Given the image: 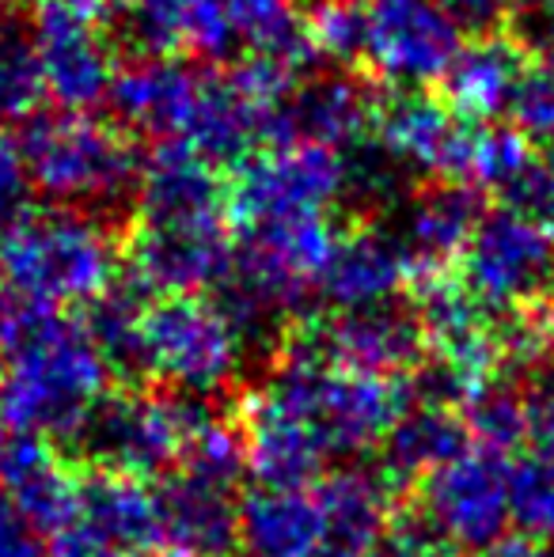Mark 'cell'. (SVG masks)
<instances>
[{
    "label": "cell",
    "instance_id": "6da1fadb",
    "mask_svg": "<svg viewBox=\"0 0 554 557\" xmlns=\"http://www.w3.org/2000/svg\"><path fill=\"white\" fill-rule=\"evenodd\" d=\"M107 375L111 364L84 323L35 304L12 357L0 368V421L38 441H73L107 395Z\"/></svg>",
    "mask_w": 554,
    "mask_h": 557
},
{
    "label": "cell",
    "instance_id": "7a4b0ae2",
    "mask_svg": "<svg viewBox=\"0 0 554 557\" xmlns=\"http://www.w3.org/2000/svg\"><path fill=\"white\" fill-rule=\"evenodd\" d=\"M119 247L96 213L65 206L0 209V285L27 304L76 308L114 288Z\"/></svg>",
    "mask_w": 554,
    "mask_h": 557
},
{
    "label": "cell",
    "instance_id": "3957f363",
    "mask_svg": "<svg viewBox=\"0 0 554 557\" xmlns=\"http://www.w3.org/2000/svg\"><path fill=\"white\" fill-rule=\"evenodd\" d=\"M255 391L293 421H300L327 451V459H354L380 447L399 413L410 406L403 380L342 372L296 345H288V352Z\"/></svg>",
    "mask_w": 554,
    "mask_h": 557
},
{
    "label": "cell",
    "instance_id": "277c9868",
    "mask_svg": "<svg viewBox=\"0 0 554 557\" xmlns=\"http://www.w3.org/2000/svg\"><path fill=\"white\" fill-rule=\"evenodd\" d=\"M15 148L27 183H35L53 206L107 213L137 194L140 156L114 125L91 114L58 111L27 117Z\"/></svg>",
    "mask_w": 554,
    "mask_h": 557
},
{
    "label": "cell",
    "instance_id": "5b68a950",
    "mask_svg": "<svg viewBox=\"0 0 554 557\" xmlns=\"http://www.w3.org/2000/svg\"><path fill=\"white\" fill-rule=\"evenodd\" d=\"M247 337L221 300L160 296L140 315L137 375H152L175 395L213 398L244 368Z\"/></svg>",
    "mask_w": 554,
    "mask_h": 557
},
{
    "label": "cell",
    "instance_id": "8992f818",
    "mask_svg": "<svg viewBox=\"0 0 554 557\" xmlns=\"http://www.w3.org/2000/svg\"><path fill=\"white\" fill-rule=\"evenodd\" d=\"M209 413V398L175 391H107L73 441L96 474L145 482L178 467L186 441Z\"/></svg>",
    "mask_w": 554,
    "mask_h": 557
},
{
    "label": "cell",
    "instance_id": "52a82bcc",
    "mask_svg": "<svg viewBox=\"0 0 554 557\" xmlns=\"http://www.w3.org/2000/svg\"><path fill=\"white\" fill-rule=\"evenodd\" d=\"M459 285L490 315L547 300L554 293V235L520 209H494L459 258Z\"/></svg>",
    "mask_w": 554,
    "mask_h": 557
},
{
    "label": "cell",
    "instance_id": "ba28073f",
    "mask_svg": "<svg viewBox=\"0 0 554 557\" xmlns=\"http://www.w3.org/2000/svg\"><path fill=\"white\" fill-rule=\"evenodd\" d=\"M342 194H346L342 152L281 140L239 163L229 186V213L239 227L281 216H316L327 213Z\"/></svg>",
    "mask_w": 554,
    "mask_h": 557
},
{
    "label": "cell",
    "instance_id": "9c48e42d",
    "mask_svg": "<svg viewBox=\"0 0 554 557\" xmlns=\"http://www.w3.org/2000/svg\"><path fill=\"white\" fill-rule=\"evenodd\" d=\"M30 42L38 53L46 96L61 111L88 114L91 107L111 99L119 65L103 27V8L96 0H42Z\"/></svg>",
    "mask_w": 554,
    "mask_h": 557
},
{
    "label": "cell",
    "instance_id": "30bf717a",
    "mask_svg": "<svg viewBox=\"0 0 554 557\" xmlns=\"http://www.w3.org/2000/svg\"><path fill=\"white\" fill-rule=\"evenodd\" d=\"M464 30L441 0H365L361 65L399 91H421L448 76Z\"/></svg>",
    "mask_w": 554,
    "mask_h": 557
},
{
    "label": "cell",
    "instance_id": "8fae6325",
    "mask_svg": "<svg viewBox=\"0 0 554 557\" xmlns=\"http://www.w3.org/2000/svg\"><path fill=\"white\" fill-rule=\"evenodd\" d=\"M421 508L456 550H494L513 523V462L471 441L421 482Z\"/></svg>",
    "mask_w": 554,
    "mask_h": 557
},
{
    "label": "cell",
    "instance_id": "7c38bea8",
    "mask_svg": "<svg viewBox=\"0 0 554 557\" xmlns=\"http://www.w3.org/2000/svg\"><path fill=\"white\" fill-rule=\"evenodd\" d=\"M296 349L311 352L323 364L342 368L354 375L377 380H403L421 368L426 357V331L418 311L403 304H369V308L334 311L331 319L316 323L308 334L296 337Z\"/></svg>",
    "mask_w": 554,
    "mask_h": 557
},
{
    "label": "cell",
    "instance_id": "4fadbf2b",
    "mask_svg": "<svg viewBox=\"0 0 554 557\" xmlns=\"http://www.w3.org/2000/svg\"><path fill=\"white\" fill-rule=\"evenodd\" d=\"M134 288L156 296H206L236 270V239L224 216L145 224L130 243Z\"/></svg>",
    "mask_w": 554,
    "mask_h": 557
},
{
    "label": "cell",
    "instance_id": "5bb4252c",
    "mask_svg": "<svg viewBox=\"0 0 554 557\" xmlns=\"http://www.w3.org/2000/svg\"><path fill=\"white\" fill-rule=\"evenodd\" d=\"M160 546V497L140 478L91 474L76 520L53 539L58 557H148Z\"/></svg>",
    "mask_w": 554,
    "mask_h": 557
},
{
    "label": "cell",
    "instance_id": "9a60e30c",
    "mask_svg": "<svg viewBox=\"0 0 554 557\" xmlns=\"http://www.w3.org/2000/svg\"><path fill=\"white\" fill-rule=\"evenodd\" d=\"M482 122H467L441 99L403 91L377 107V140L403 171H421L433 183H467Z\"/></svg>",
    "mask_w": 554,
    "mask_h": 557
},
{
    "label": "cell",
    "instance_id": "2e32d148",
    "mask_svg": "<svg viewBox=\"0 0 554 557\" xmlns=\"http://www.w3.org/2000/svg\"><path fill=\"white\" fill-rule=\"evenodd\" d=\"M213 65H198L168 53H145L134 65L119 69L111 107L130 129L152 140H186L206 103Z\"/></svg>",
    "mask_w": 554,
    "mask_h": 557
},
{
    "label": "cell",
    "instance_id": "e0dca14e",
    "mask_svg": "<svg viewBox=\"0 0 554 557\" xmlns=\"http://www.w3.org/2000/svg\"><path fill=\"white\" fill-rule=\"evenodd\" d=\"M134 198L145 224L206 221L229 209V186L217 175V163L186 140H156L140 156Z\"/></svg>",
    "mask_w": 554,
    "mask_h": 557
},
{
    "label": "cell",
    "instance_id": "ac0fdd59",
    "mask_svg": "<svg viewBox=\"0 0 554 557\" xmlns=\"http://www.w3.org/2000/svg\"><path fill=\"white\" fill-rule=\"evenodd\" d=\"M377 122V99L369 88L354 81L349 73H323L308 76L293 88V96L278 107L270 117V137L300 140V145H323V148H346L361 140Z\"/></svg>",
    "mask_w": 554,
    "mask_h": 557
},
{
    "label": "cell",
    "instance_id": "d6986e66",
    "mask_svg": "<svg viewBox=\"0 0 554 557\" xmlns=\"http://www.w3.org/2000/svg\"><path fill=\"white\" fill-rule=\"evenodd\" d=\"M160 497V543L186 557H232L239 550V500L232 485L209 478L175 474L163 478Z\"/></svg>",
    "mask_w": 554,
    "mask_h": 557
},
{
    "label": "cell",
    "instance_id": "ffe728a7",
    "mask_svg": "<svg viewBox=\"0 0 554 557\" xmlns=\"http://www.w3.org/2000/svg\"><path fill=\"white\" fill-rule=\"evenodd\" d=\"M319 293L338 311L392 304L399 293H410V255L403 239H392L377 227L338 235L319 277Z\"/></svg>",
    "mask_w": 554,
    "mask_h": 557
},
{
    "label": "cell",
    "instance_id": "44dd1931",
    "mask_svg": "<svg viewBox=\"0 0 554 557\" xmlns=\"http://www.w3.org/2000/svg\"><path fill=\"white\" fill-rule=\"evenodd\" d=\"M316 497L327 520V557H372L392 520V478L372 467H342L316 478Z\"/></svg>",
    "mask_w": 554,
    "mask_h": 557
},
{
    "label": "cell",
    "instance_id": "7402d4cb",
    "mask_svg": "<svg viewBox=\"0 0 554 557\" xmlns=\"http://www.w3.org/2000/svg\"><path fill=\"white\" fill-rule=\"evenodd\" d=\"M0 482L46 539H58L81 512L84 482L38 436L8 433L0 451Z\"/></svg>",
    "mask_w": 554,
    "mask_h": 557
},
{
    "label": "cell",
    "instance_id": "603a6c76",
    "mask_svg": "<svg viewBox=\"0 0 554 557\" xmlns=\"http://www.w3.org/2000/svg\"><path fill=\"white\" fill-rule=\"evenodd\" d=\"M130 27L145 53H168L198 65H221L244 50L221 0H134Z\"/></svg>",
    "mask_w": 554,
    "mask_h": 557
},
{
    "label": "cell",
    "instance_id": "cb8c5ba5",
    "mask_svg": "<svg viewBox=\"0 0 554 557\" xmlns=\"http://www.w3.org/2000/svg\"><path fill=\"white\" fill-rule=\"evenodd\" d=\"M482 190L467 183H433L410 198L407 224H403V247L410 255V281L418 273H452V262L464 258L471 235L479 232Z\"/></svg>",
    "mask_w": 554,
    "mask_h": 557
},
{
    "label": "cell",
    "instance_id": "d4e9b609",
    "mask_svg": "<svg viewBox=\"0 0 554 557\" xmlns=\"http://www.w3.org/2000/svg\"><path fill=\"white\" fill-rule=\"evenodd\" d=\"M239 546L247 557H327V520L316 485H262L239 500Z\"/></svg>",
    "mask_w": 554,
    "mask_h": 557
},
{
    "label": "cell",
    "instance_id": "484cf974",
    "mask_svg": "<svg viewBox=\"0 0 554 557\" xmlns=\"http://www.w3.org/2000/svg\"><path fill=\"white\" fill-rule=\"evenodd\" d=\"M525 73V53L509 38L482 35L479 42L464 46L444 76V103L467 122H494L509 114L513 91Z\"/></svg>",
    "mask_w": 554,
    "mask_h": 557
},
{
    "label": "cell",
    "instance_id": "4316f807",
    "mask_svg": "<svg viewBox=\"0 0 554 557\" xmlns=\"http://www.w3.org/2000/svg\"><path fill=\"white\" fill-rule=\"evenodd\" d=\"M471 444L467 425L452 406L415 403L399 413L392 433L380 444V470L395 485L403 482H426L433 470H441L448 459H456Z\"/></svg>",
    "mask_w": 554,
    "mask_h": 557
},
{
    "label": "cell",
    "instance_id": "83f0119b",
    "mask_svg": "<svg viewBox=\"0 0 554 557\" xmlns=\"http://www.w3.org/2000/svg\"><path fill=\"white\" fill-rule=\"evenodd\" d=\"M459 418L475 444L494 447V451H513L528 436V403L502 375L467 391L459 403Z\"/></svg>",
    "mask_w": 554,
    "mask_h": 557
},
{
    "label": "cell",
    "instance_id": "f1b7e54d",
    "mask_svg": "<svg viewBox=\"0 0 554 557\" xmlns=\"http://www.w3.org/2000/svg\"><path fill=\"white\" fill-rule=\"evenodd\" d=\"M540 156L532 152V140L517 129V125H479V137H475V152H471V175L467 186L475 190H494L509 201V194L517 190L528 178V171L535 168Z\"/></svg>",
    "mask_w": 554,
    "mask_h": 557
},
{
    "label": "cell",
    "instance_id": "f546056e",
    "mask_svg": "<svg viewBox=\"0 0 554 557\" xmlns=\"http://www.w3.org/2000/svg\"><path fill=\"white\" fill-rule=\"evenodd\" d=\"M140 288H107L99 300L88 304L84 331L91 334L103 360L119 372L137 375V337H140Z\"/></svg>",
    "mask_w": 554,
    "mask_h": 557
},
{
    "label": "cell",
    "instance_id": "4dcf8cb0",
    "mask_svg": "<svg viewBox=\"0 0 554 557\" xmlns=\"http://www.w3.org/2000/svg\"><path fill=\"white\" fill-rule=\"evenodd\" d=\"M221 8L247 50L311 53L293 0H221Z\"/></svg>",
    "mask_w": 554,
    "mask_h": 557
},
{
    "label": "cell",
    "instance_id": "1f68e13d",
    "mask_svg": "<svg viewBox=\"0 0 554 557\" xmlns=\"http://www.w3.org/2000/svg\"><path fill=\"white\" fill-rule=\"evenodd\" d=\"M304 38L311 58L331 65H361L365 0H316L304 15Z\"/></svg>",
    "mask_w": 554,
    "mask_h": 557
},
{
    "label": "cell",
    "instance_id": "d6a6232c",
    "mask_svg": "<svg viewBox=\"0 0 554 557\" xmlns=\"http://www.w3.org/2000/svg\"><path fill=\"white\" fill-rule=\"evenodd\" d=\"M178 470L209 478V482L232 485V490H236L239 478H244V470H247L244 433H239L236 425H229V421L213 410L190 433V441H186V447H183V459H178Z\"/></svg>",
    "mask_w": 554,
    "mask_h": 557
},
{
    "label": "cell",
    "instance_id": "836d02e7",
    "mask_svg": "<svg viewBox=\"0 0 554 557\" xmlns=\"http://www.w3.org/2000/svg\"><path fill=\"white\" fill-rule=\"evenodd\" d=\"M42 99L46 84L35 42H30V35L8 27L4 42H0V117H23L27 122Z\"/></svg>",
    "mask_w": 554,
    "mask_h": 557
},
{
    "label": "cell",
    "instance_id": "e575fe53",
    "mask_svg": "<svg viewBox=\"0 0 554 557\" xmlns=\"http://www.w3.org/2000/svg\"><path fill=\"white\" fill-rule=\"evenodd\" d=\"M513 523L532 543H554V467L528 459L513 467Z\"/></svg>",
    "mask_w": 554,
    "mask_h": 557
},
{
    "label": "cell",
    "instance_id": "d590c367",
    "mask_svg": "<svg viewBox=\"0 0 554 557\" xmlns=\"http://www.w3.org/2000/svg\"><path fill=\"white\" fill-rule=\"evenodd\" d=\"M513 125L528 140H547L554 145V53L525 61V73L517 81L509 103Z\"/></svg>",
    "mask_w": 554,
    "mask_h": 557
},
{
    "label": "cell",
    "instance_id": "8d00e7d4",
    "mask_svg": "<svg viewBox=\"0 0 554 557\" xmlns=\"http://www.w3.org/2000/svg\"><path fill=\"white\" fill-rule=\"evenodd\" d=\"M372 557H456V546L429 520L426 508H395Z\"/></svg>",
    "mask_w": 554,
    "mask_h": 557
},
{
    "label": "cell",
    "instance_id": "74e56055",
    "mask_svg": "<svg viewBox=\"0 0 554 557\" xmlns=\"http://www.w3.org/2000/svg\"><path fill=\"white\" fill-rule=\"evenodd\" d=\"M509 206L532 216L535 224H543L554 235V145L543 152V160H535L525 183L509 194Z\"/></svg>",
    "mask_w": 554,
    "mask_h": 557
},
{
    "label": "cell",
    "instance_id": "f35d334b",
    "mask_svg": "<svg viewBox=\"0 0 554 557\" xmlns=\"http://www.w3.org/2000/svg\"><path fill=\"white\" fill-rule=\"evenodd\" d=\"M0 557H50V539L4 493H0Z\"/></svg>",
    "mask_w": 554,
    "mask_h": 557
},
{
    "label": "cell",
    "instance_id": "ab89813d",
    "mask_svg": "<svg viewBox=\"0 0 554 557\" xmlns=\"http://www.w3.org/2000/svg\"><path fill=\"white\" fill-rule=\"evenodd\" d=\"M528 403V441L535 444V459L554 467V364L543 368Z\"/></svg>",
    "mask_w": 554,
    "mask_h": 557
},
{
    "label": "cell",
    "instance_id": "60d3db41",
    "mask_svg": "<svg viewBox=\"0 0 554 557\" xmlns=\"http://www.w3.org/2000/svg\"><path fill=\"white\" fill-rule=\"evenodd\" d=\"M441 8L459 23V30L490 35L505 20H513L525 8V0H441Z\"/></svg>",
    "mask_w": 554,
    "mask_h": 557
},
{
    "label": "cell",
    "instance_id": "b9f144b4",
    "mask_svg": "<svg viewBox=\"0 0 554 557\" xmlns=\"http://www.w3.org/2000/svg\"><path fill=\"white\" fill-rule=\"evenodd\" d=\"M30 308H35V304L20 300V296L0 285V368L12 357L15 342H20L23 326H27V319H30Z\"/></svg>",
    "mask_w": 554,
    "mask_h": 557
},
{
    "label": "cell",
    "instance_id": "7bdbcfd3",
    "mask_svg": "<svg viewBox=\"0 0 554 557\" xmlns=\"http://www.w3.org/2000/svg\"><path fill=\"white\" fill-rule=\"evenodd\" d=\"M23 183H27V171H23L20 148H15V140L0 129V209H8L15 198H20Z\"/></svg>",
    "mask_w": 554,
    "mask_h": 557
},
{
    "label": "cell",
    "instance_id": "ee69618b",
    "mask_svg": "<svg viewBox=\"0 0 554 557\" xmlns=\"http://www.w3.org/2000/svg\"><path fill=\"white\" fill-rule=\"evenodd\" d=\"M520 23H525V38L543 46V53H554V0H535L532 8H520Z\"/></svg>",
    "mask_w": 554,
    "mask_h": 557
},
{
    "label": "cell",
    "instance_id": "f6af8a7d",
    "mask_svg": "<svg viewBox=\"0 0 554 557\" xmlns=\"http://www.w3.org/2000/svg\"><path fill=\"white\" fill-rule=\"evenodd\" d=\"M487 557H543V550L532 539H513V543H497L494 550H487Z\"/></svg>",
    "mask_w": 554,
    "mask_h": 557
},
{
    "label": "cell",
    "instance_id": "bcb514c9",
    "mask_svg": "<svg viewBox=\"0 0 554 557\" xmlns=\"http://www.w3.org/2000/svg\"><path fill=\"white\" fill-rule=\"evenodd\" d=\"M148 557H186V554H178V550H168V546H163V550H156V554H148Z\"/></svg>",
    "mask_w": 554,
    "mask_h": 557
},
{
    "label": "cell",
    "instance_id": "7dc6e473",
    "mask_svg": "<svg viewBox=\"0 0 554 557\" xmlns=\"http://www.w3.org/2000/svg\"><path fill=\"white\" fill-rule=\"evenodd\" d=\"M4 444H8V425L0 421V451H4Z\"/></svg>",
    "mask_w": 554,
    "mask_h": 557
},
{
    "label": "cell",
    "instance_id": "c3c4849f",
    "mask_svg": "<svg viewBox=\"0 0 554 557\" xmlns=\"http://www.w3.org/2000/svg\"><path fill=\"white\" fill-rule=\"evenodd\" d=\"M4 35H8V27H4V23H0V42H4Z\"/></svg>",
    "mask_w": 554,
    "mask_h": 557
},
{
    "label": "cell",
    "instance_id": "681fc988",
    "mask_svg": "<svg viewBox=\"0 0 554 557\" xmlns=\"http://www.w3.org/2000/svg\"><path fill=\"white\" fill-rule=\"evenodd\" d=\"M96 4H99V8H107V4H114V0H96Z\"/></svg>",
    "mask_w": 554,
    "mask_h": 557
}]
</instances>
